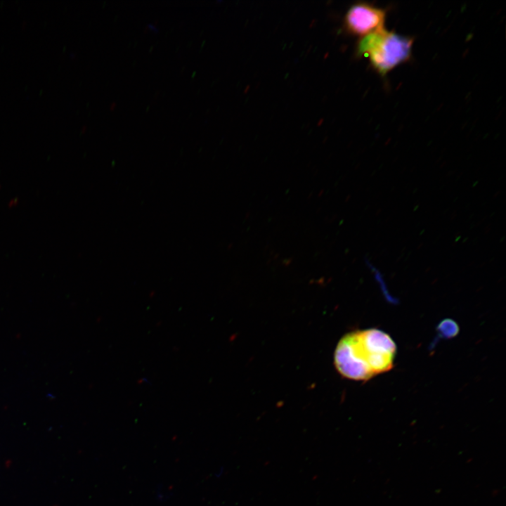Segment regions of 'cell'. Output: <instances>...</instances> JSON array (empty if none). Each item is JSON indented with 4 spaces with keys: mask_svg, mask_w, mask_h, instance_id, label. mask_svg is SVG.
Wrapping results in <instances>:
<instances>
[{
    "mask_svg": "<svg viewBox=\"0 0 506 506\" xmlns=\"http://www.w3.org/2000/svg\"><path fill=\"white\" fill-rule=\"evenodd\" d=\"M396 345L387 332L368 328L349 332L338 342L334 364L344 377L367 381L394 367Z\"/></svg>",
    "mask_w": 506,
    "mask_h": 506,
    "instance_id": "obj_1",
    "label": "cell"
},
{
    "mask_svg": "<svg viewBox=\"0 0 506 506\" xmlns=\"http://www.w3.org/2000/svg\"><path fill=\"white\" fill-rule=\"evenodd\" d=\"M387 11L367 3L351 6L344 18V27L349 34L363 37L382 30Z\"/></svg>",
    "mask_w": 506,
    "mask_h": 506,
    "instance_id": "obj_3",
    "label": "cell"
},
{
    "mask_svg": "<svg viewBox=\"0 0 506 506\" xmlns=\"http://www.w3.org/2000/svg\"><path fill=\"white\" fill-rule=\"evenodd\" d=\"M414 39L385 28L361 37L357 45L359 56L368 58L372 67L382 77L408 61Z\"/></svg>",
    "mask_w": 506,
    "mask_h": 506,
    "instance_id": "obj_2",
    "label": "cell"
}]
</instances>
